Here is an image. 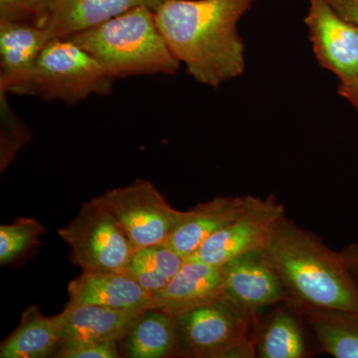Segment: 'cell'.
Returning <instances> with one entry per match:
<instances>
[{
    "instance_id": "obj_1",
    "label": "cell",
    "mask_w": 358,
    "mask_h": 358,
    "mask_svg": "<svg viewBox=\"0 0 358 358\" xmlns=\"http://www.w3.org/2000/svg\"><path fill=\"white\" fill-rule=\"evenodd\" d=\"M255 0H164L155 13L160 32L186 72L217 88L245 69L237 25Z\"/></svg>"
},
{
    "instance_id": "obj_2",
    "label": "cell",
    "mask_w": 358,
    "mask_h": 358,
    "mask_svg": "<svg viewBox=\"0 0 358 358\" xmlns=\"http://www.w3.org/2000/svg\"><path fill=\"white\" fill-rule=\"evenodd\" d=\"M289 294L305 307L358 312V284L343 253L282 217L265 249Z\"/></svg>"
},
{
    "instance_id": "obj_3",
    "label": "cell",
    "mask_w": 358,
    "mask_h": 358,
    "mask_svg": "<svg viewBox=\"0 0 358 358\" xmlns=\"http://www.w3.org/2000/svg\"><path fill=\"white\" fill-rule=\"evenodd\" d=\"M65 39L91 54L115 79L176 75L181 65L160 32L154 11L145 7Z\"/></svg>"
},
{
    "instance_id": "obj_4",
    "label": "cell",
    "mask_w": 358,
    "mask_h": 358,
    "mask_svg": "<svg viewBox=\"0 0 358 358\" xmlns=\"http://www.w3.org/2000/svg\"><path fill=\"white\" fill-rule=\"evenodd\" d=\"M115 80L96 58L74 42L52 39L40 53L29 79L15 95L73 106L90 96L108 95Z\"/></svg>"
},
{
    "instance_id": "obj_5",
    "label": "cell",
    "mask_w": 358,
    "mask_h": 358,
    "mask_svg": "<svg viewBox=\"0 0 358 358\" xmlns=\"http://www.w3.org/2000/svg\"><path fill=\"white\" fill-rule=\"evenodd\" d=\"M58 235L71 249V260L89 273H124L134 245L113 214L98 200L82 205L79 214Z\"/></svg>"
},
{
    "instance_id": "obj_6",
    "label": "cell",
    "mask_w": 358,
    "mask_h": 358,
    "mask_svg": "<svg viewBox=\"0 0 358 358\" xmlns=\"http://www.w3.org/2000/svg\"><path fill=\"white\" fill-rule=\"evenodd\" d=\"M252 317L222 299L179 315V352L196 358L249 357Z\"/></svg>"
},
{
    "instance_id": "obj_7",
    "label": "cell",
    "mask_w": 358,
    "mask_h": 358,
    "mask_svg": "<svg viewBox=\"0 0 358 358\" xmlns=\"http://www.w3.org/2000/svg\"><path fill=\"white\" fill-rule=\"evenodd\" d=\"M96 199L113 214L136 250L166 243L185 215L143 179L108 190Z\"/></svg>"
},
{
    "instance_id": "obj_8",
    "label": "cell",
    "mask_w": 358,
    "mask_h": 358,
    "mask_svg": "<svg viewBox=\"0 0 358 358\" xmlns=\"http://www.w3.org/2000/svg\"><path fill=\"white\" fill-rule=\"evenodd\" d=\"M285 216L284 205L274 196L253 197L248 208L188 257L209 265L223 266L237 257L265 249L275 224Z\"/></svg>"
},
{
    "instance_id": "obj_9",
    "label": "cell",
    "mask_w": 358,
    "mask_h": 358,
    "mask_svg": "<svg viewBox=\"0 0 358 358\" xmlns=\"http://www.w3.org/2000/svg\"><path fill=\"white\" fill-rule=\"evenodd\" d=\"M315 57L339 82L358 77V26L343 20L327 0H310L305 18Z\"/></svg>"
},
{
    "instance_id": "obj_10",
    "label": "cell",
    "mask_w": 358,
    "mask_h": 358,
    "mask_svg": "<svg viewBox=\"0 0 358 358\" xmlns=\"http://www.w3.org/2000/svg\"><path fill=\"white\" fill-rule=\"evenodd\" d=\"M222 300L254 315L260 308L286 300L289 293L264 250L250 252L223 265Z\"/></svg>"
},
{
    "instance_id": "obj_11",
    "label": "cell",
    "mask_w": 358,
    "mask_h": 358,
    "mask_svg": "<svg viewBox=\"0 0 358 358\" xmlns=\"http://www.w3.org/2000/svg\"><path fill=\"white\" fill-rule=\"evenodd\" d=\"M225 288L223 266L185 259L171 281L152 294V308L176 317L221 300Z\"/></svg>"
},
{
    "instance_id": "obj_12",
    "label": "cell",
    "mask_w": 358,
    "mask_h": 358,
    "mask_svg": "<svg viewBox=\"0 0 358 358\" xmlns=\"http://www.w3.org/2000/svg\"><path fill=\"white\" fill-rule=\"evenodd\" d=\"M43 26L0 20V90L16 94L29 79L37 59L50 41Z\"/></svg>"
},
{
    "instance_id": "obj_13",
    "label": "cell",
    "mask_w": 358,
    "mask_h": 358,
    "mask_svg": "<svg viewBox=\"0 0 358 358\" xmlns=\"http://www.w3.org/2000/svg\"><path fill=\"white\" fill-rule=\"evenodd\" d=\"M253 197L218 196L196 205L185 211V217L166 244L187 259L212 235L239 217L248 208Z\"/></svg>"
},
{
    "instance_id": "obj_14",
    "label": "cell",
    "mask_w": 358,
    "mask_h": 358,
    "mask_svg": "<svg viewBox=\"0 0 358 358\" xmlns=\"http://www.w3.org/2000/svg\"><path fill=\"white\" fill-rule=\"evenodd\" d=\"M164 0H56L43 27L51 39H65L138 7L155 11Z\"/></svg>"
},
{
    "instance_id": "obj_15",
    "label": "cell",
    "mask_w": 358,
    "mask_h": 358,
    "mask_svg": "<svg viewBox=\"0 0 358 358\" xmlns=\"http://www.w3.org/2000/svg\"><path fill=\"white\" fill-rule=\"evenodd\" d=\"M69 306L96 305L117 310L152 308V296L124 273L83 272L68 286Z\"/></svg>"
},
{
    "instance_id": "obj_16",
    "label": "cell",
    "mask_w": 358,
    "mask_h": 358,
    "mask_svg": "<svg viewBox=\"0 0 358 358\" xmlns=\"http://www.w3.org/2000/svg\"><path fill=\"white\" fill-rule=\"evenodd\" d=\"M143 312L145 310H117L96 305H67L60 313V345L81 341L120 343Z\"/></svg>"
},
{
    "instance_id": "obj_17",
    "label": "cell",
    "mask_w": 358,
    "mask_h": 358,
    "mask_svg": "<svg viewBox=\"0 0 358 358\" xmlns=\"http://www.w3.org/2000/svg\"><path fill=\"white\" fill-rule=\"evenodd\" d=\"M61 315L46 317L37 306L22 313L20 324L0 345L1 358H45L57 352L61 343Z\"/></svg>"
},
{
    "instance_id": "obj_18",
    "label": "cell",
    "mask_w": 358,
    "mask_h": 358,
    "mask_svg": "<svg viewBox=\"0 0 358 358\" xmlns=\"http://www.w3.org/2000/svg\"><path fill=\"white\" fill-rule=\"evenodd\" d=\"M120 345L131 358H164L179 353L178 324L169 313L150 308L138 315Z\"/></svg>"
},
{
    "instance_id": "obj_19",
    "label": "cell",
    "mask_w": 358,
    "mask_h": 358,
    "mask_svg": "<svg viewBox=\"0 0 358 358\" xmlns=\"http://www.w3.org/2000/svg\"><path fill=\"white\" fill-rule=\"evenodd\" d=\"M322 352L336 358H358V312L306 307Z\"/></svg>"
},
{
    "instance_id": "obj_20",
    "label": "cell",
    "mask_w": 358,
    "mask_h": 358,
    "mask_svg": "<svg viewBox=\"0 0 358 358\" xmlns=\"http://www.w3.org/2000/svg\"><path fill=\"white\" fill-rule=\"evenodd\" d=\"M185 262V258L166 243L150 245L134 251L124 274L152 296L171 281Z\"/></svg>"
},
{
    "instance_id": "obj_21",
    "label": "cell",
    "mask_w": 358,
    "mask_h": 358,
    "mask_svg": "<svg viewBox=\"0 0 358 358\" xmlns=\"http://www.w3.org/2000/svg\"><path fill=\"white\" fill-rule=\"evenodd\" d=\"M261 358H303L306 345L303 331L296 319L287 310L273 315L258 343Z\"/></svg>"
},
{
    "instance_id": "obj_22",
    "label": "cell",
    "mask_w": 358,
    "mask_h": 358,
    "mask_svg": "<svg viewBox=\"0 0 358 358\" xmlns=\"http://www.w3.org/2000/svg\"><path fill=\"white\" fill-rule=\"evenodd\" d=\"M45 227L33 218L20 217L13 224L0 226V265L18 260L39 243Z\"/></svg>"
},
{
    "instance_id": "obj_23",
    "label": "cell",
    "mask_w": 358,
    "mask_h": 358,
    "mask_svg": "<svg viewBox=\"0 0 358 358\" xmlns=\"http://www.w3.org/2000/svg\"><path fill=\"white\" fill-rule=\"evenodd\" d=\"M31 138L24 122L18 119L7 101L6 92L0 90V171L13 164L21 148Z\"/></svg>"
},
{
    "instance_id": "obj_24",
    "label": "cell",
    "mask_w": 358,
    "mask_h": 358,
    "mask_svg": "<svg viewBox=\"0 0 358 358\" xmlns=\"http://www.w3.org/2000/svg\"><path fill=\"white\" fill-rule=\"evenodd\" d=\"M119 343L115 341H81L59 346L53 357L58 358H119Z\"/></svg>"
},
{
    "instance_id": "obj_25",
    "label": "cell",
    "mask_w": 358,
    "mask_h": 358,
    "mask_svg": "<svg viewBox=\"0 0 358 358\" xmlns=\"http://www.w3.org/2000/svg\"><path fill=\"white\" fill-rule=\"evenodd\" d=\"M0 20L42 26V13L36 0H0Z\"/></svg>"
},
{
    "instance_id": "obj_26",
    "label": "cell",
    "mask_w": 358,
    "mask_h": 358,
    "mask_svg": "<svg viewBox=\"0 0 358 358\" xmlns=\"http://www.w3.org/2000/svg\"><path fill=\"white\" fill-rule=\"evenodd\" d=\"M343 18L358 26V0H327Z\"/></svg>"
},
{
    "instance_id": "obj_27",
    "label": "cell",
    "mask_w": 358,
    "mask_h": 358,
    "mask_svg": "<svg viewBox=\"0 0 358 358\" xmlns=\"http://www.w3.org/2000/svg\"><path fill=\"white\" fill-rule=\"evenodd\" d=\"M338 94L358 110V77L352 81L339 82Z\"/></svg>"
},
{
    "instance_id": "obj_28",
    "label": "cell",
    "mask_w": 358,
    "mask_h": 358,
    "mask_svg": "<svg viewBox=\"0 0 358 358\" xmlns=\"http://www.w3.org/2000/svg\"><path fill=\"white\" fill-rule=\"evenodd\" d=\"M350 272L358 282V244H353L341 252Z\"/></svg>"
},
{
    "instance_id": "obj_29",
    "label": "cell",
    "mask_w": 358,
    "mask_h": 358,
    "mask_svg": "<svg viewBox=\"0 0 358 358\" xmlns=\"http://www.w3.org/2000/svg\"><path fill=\"white\" fill-rule=\"evenodd\" d=\"M38 2L40 10L42 13V26L44 25L45 20H46L47 14H48L49 8L56 0H36Z\"/></svg>"
}]
</instances>
